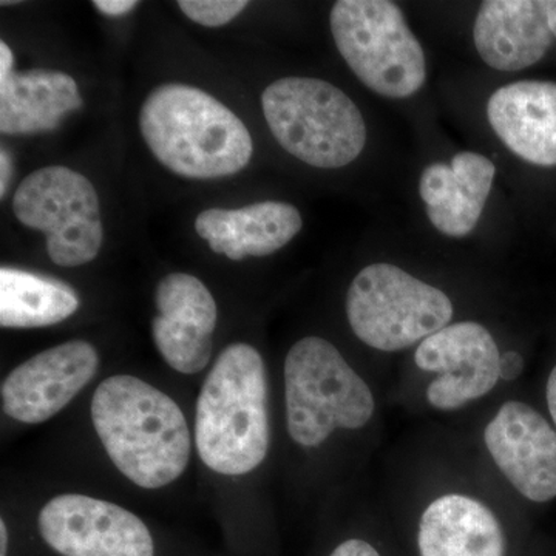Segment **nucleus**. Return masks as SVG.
<instances>
[{
	"label": "nucleus",
	"mask_w": 556,
	"mask_h": 556,
	"mask_svg": "<svg viewBox=\"0 0 556 556\" xmlns=\"http://www.w3.org/2000/svg\"><path fill=\"white\" fill-rule=\"evenodd\" d=\"M289 437L318 447L336 428L358 430L375 413V397L338 348L321 338L299 340L285 361Z\"/></svg>",
	"instance_id": "nucleus-5"
},
{
	"label": "nucleus",
	"mask_w": 556,
	"mask_h": 556,
	"mask_svg": "<svg viewBox=\"0 0 556 556\" xmlns=\"http://www.w3.org/2000/svg\"><path fill=\"white\" fill-rule=\"evenodd\" d=\"M475 46L489 67L517 72L532 67L551 49L546 2L486 0L479 7Z\"/></svg>",
	"instance_id": "nucleus-16"
},
{
	"label": "nucleus",
	"mask_w": 556,
	"mask_h": 556,
	"mask_svg": "<svg viewBox=\"0 0 556 556\" xmlns=\"http://www.w3.org/2000/svg\"><path fill=\"white\" fill-rule=\"evenodd\" d=\"M548 27H551L552 36L556 39V0L546 2Z\"/></svg>",
	"instance_id": "nucleus-29"
},
{
	"label": "nucleus",
	"mask_w": 556,
	"mask_h": 556,
	"mask_svg": "<svg viewBox=\"0 0 556 556\" xmlns=\"http://www.w3.org/2000/svg\"><path fill=\"white\" fill-rule=\"evenodd\" d=\"M453 313L445 292L387 263L362 269L348 289L346 316L354 334L388 353L448 327Z\"/></svg>",
	"instance_id": "nucleus-7"
},
{
	"label": "nucleus",
	"mask_w": 556,
	"mask_h": 556,
	"mask_svg": "<svg viewBox=\"0 0 556 556\" xmlns=\"http://www.w3.org/2000/svg\"><path fill=\"white\" fill-rule=\"evenodd\" d=\"M417 367L438 372L428 386L431 407L452 412L485 396L500 376L501 353L493 336L477 321H459L422 340L415 354Z\"/></svg>",
	"instance_id": "nucleus-10"
},
{
	"label": "nucleus",
	"mask_w": 556,
	"mask_h": 556,
	"mask_svg": "<svg viewBox=\"0 0 556 556\" xmlns=\"http://www.w3.org/2000/svg\"><path fill=\"white\" fill-rule=\"evenodd\" d=\"M97 350L86 340H72L36 354L3 379L2 409L22 424H42L67 407L94 378Z\"/></svg>",
	"instance_id": "nucleus-11"
},
{
	"label": "nucleus",
	"mask_w": 556,
	"mask_h": 556,
	"mask_svg": "<svg viewBox=\"0 0 556 556\" xmlns=\"http://www.w3.org/2000/svg\"><path fill=\"white\" fill-rule=\"evenodd\" d=\"M80 305L75 289L64 281L28 270L0 269L2 328H43L61 324Z\"/></svg>",
	"instance_id": "nucleus-19"
},
{
	"label": "nucleus",
	"mask_w": 556,
	"mask_h": 556,
	"mask_svg": "<svg viewBox=\"0 0 556 556\" xmlns=\"http://www.w3.org/2000/svg\"><path fill=\"white\" fill-rule=\"evenodd\" d=\"M262 105L278 144L318 169L348 166L367 142L361 110L327 80L278 79L263 91Z\"/></svg>",
	"instance_id": "nucleus-4"
},
{
	"label": "nucleus",
	"mask_w": 556,
	"mask_h": 556,
	"mask_svg": "<svg viewBox=\"0 0 556 556\" xmlns=\"http://www.w3.org/2000/svg\"><path fill=\"white\" fill-rule=\"evenodd\" d=\"M329 25L348 67L380 97L404 100L426 83V53L397 3L340 0Z\"/></svg>",
	"instance_id": "nucleus-6"
},
{
	"label": "nucleus",
	"mask_w": 556,
	"mask_h": 556,
	"mask_svg": "<svg viewBox=\"0 0 556 556\" xmlns=\"http://www.w3.org/2000/svg\"><path fill=\"white\" fill-rule=\"evenodd\" d=\"M486 450L504 477L527 500L556 497V431L522 402H507L484 433Z\"/></svg>",
	"instance_id": "nucleus-12"
},
{
	"label": "nucleus",
	"mask_w": 556,
	"mask_h": 556,
	"mask_svg": "<svg viewBox=\"0 0 556 556\" xmlns=\"http://www.w3.org/2000/svg\"><path fill=\"white\" fill-rule=\"evenodd\" d=\"M525 369V358L515 351L501 354L500 376L504 380H515L521 376Z\"/></svg>",
	"instance_id": "nucleus-23"
},
{
	"label": "nucleus",
	"mask_w": 556,
	"mask_h": 556,
	"mask_svg": "<svg viewBox=\"0 0 556 556\" xmlns=\"http://www.w3.org/2000/svg\"><path fill=\"white\" fill-rule=\"evenodd\" d=\"M233 232L247 257H266L287 247L303 228L299 208L281 201L249 204L230 211Z\"/></svg>",
	"instance_id": "nucleus-20"
},
{
	"label": "nucleus",
	"mask_w": 556,
	"mask_h": 556,
	"mask_svg": "<svg viewBox=\"0 0 556 556\" xmlns=\"http://www.w3.org/2000/svg\"><path fill=\"white\" fill-rule=\"evenodd\" d=\"M9 547V532H7L5 521H0V556H7Z\"/></svg>",
	"instance_id": "nucleus-30"
},
{
	"label": "nucleus",
	"mask_w": 556,
	"mask_h": 556,
	"mask_svg": "<svg viewBox=\"0 0 556 556\" xmlns=\"http://www.w3.org/2000/svg\"><path fill=\"white\" fill-rule=\"evenodd\" d=\"M11 177H13V159L9 150L2 149L0 152V197H5L10 188Z\"/></svg>",
	"instance_id": "nucleus-26"
},
{
	"label": "nucleus",
	"mask_w": 556,
	"mask_h": 556,
	"mask_svg": "<svg viewBox=\"0 0 556 556\" xmlns=\"http://www.w3.org/2000/svg\"><path fill=\"white\" fill-rule=\"evenodd\" d=\"M91 420L112 463L142 489L169 485L188 468V420L174 399L142 379L121 375L101 382Z\"/></svg>",
	"instance_id": "nucleus-1"
},
{
	"label": "nucleus",
	"mask_w": 556,
	"mask_h": 556,
	"mask_svg": "<svg viewBox=\"0 0 556 556\" xmlns=\"http://www.w3.org/2000/svg\"><path fill=\"white\" fill-rule=\"evenodd\" d=\"M14 215L47 237V254L64 268L86 265L100 254V199L90 179L64 166L33 172L14 193Z\"/></svg>",
	"instance_id": "nucleus-8"
},
{
	"label": "nucleus",
	"mask_w": 556,
	"mask_h": 556,
	"mask_svg": "<svg viewBox=\"0 0 556 556\" xmlns=\"http://www.w3.org/2000/svg\"><path fill=\"white\" fill-rule=\"evenodd\" d=\"M486 116L519 159L535 166H556V83L507 84L490 97Z\"/></svg>",
	"instance_id": "nucleus-14"
},
{
	"label": "nucleus",
	"mask_w": 556,
	"mask_h": 556,
	"mask_svg": "<svg viewBox=\"0 0 556 556\" xmlns=\"http://www.w3.org/2000/svg\"><path fill=\"white\" fill-rule=\"evenodd\" d=\"M83 108L76 80L50 70L13 73L0 80V130L33 135L58 129L64 116Z\"/></svg>",
	"instance_id": "nucleus-18"
},
{
	"label": "nucleus",
	"mask_w": 556,
	"mask_h": 556,
	"mask_svg": "<svg viewBox=\"0 0 556 556\" xmlns=\"http://www.w3.org/2000/svg\"><path fill=\"white\" fill-rule=\"evenodd\" d=\"M14 56L13 51L5 42H0V80H5L13 75Z\"/></svg>",
	"instance_id": "nucleus-27"
},
{
	"label": "nucleus",
	"mask_w": 556,
	"mask_h": 556,
	"mask_svg": "<svg viewBox=\"0 0 556 556\" xmlns=\"http://www.w3.org/2000/svg\"><path fill=\"white\" fill-rule=\"evenodd\" d=\"M248 5L247 0H181L178 2L179 10L190 21L212 28L229 24Z\"/></svg>",
	"instance_id": "nucleus-22"
},
{
	"label": "nucleus",
	"mask_w": 556,
	"mask_h": 556,
	"mask_svg": "<svg viewBox=\"0 0 556 556\" xmlns=\"http://www.w3.org/2000/svg\"><path fill=\"white\" fill-rule=\"evenodd\" d=\"M42 540L62 556H153L148 526L126 508L86 495L53 497L40 510Z\"/></svg>",
	"instance_id": "nucleus-9"
},
{
	"label": "nucleus",
	"mask_w": 556,
	"mask_h": 556,
	"mask_svg": "<svg viewBox=\"0 0 556 556\" xmlns=\"http://www.w3.org/2000/svg\"><path fill=\"white\" fill-rule=\"evenodd\" d=\"M329 556H380V554L367 541L348 540L339 544Z\"/></svg>",
	"instance_id": "nucleus-24"
},
{
	"label": "nucleus",
	"mask_w": 556,
	"mask_h": 556,
	"mask_svg": "<svg viewBox=\"0 0 556 556\" xmlns=\"http://www.w3.org/2000/svg\"><path fill=\"white\" fill-rule=\"evenodd\" d=\"M150 152L179 177L212 179L243 170L254 144L243 121L206 91L163 84L139 113Z\"/></svg>",
	"instance_id": "nucleus-2"
},
{
	"label": "nucleus",
	"mask_w": 556,
	"mask_h": 556,
	"mask_svg": "<svg viewBox=\"0 0 556 556\" xmlns=\"http://www.w3.org/2000/svg\"><path fill=\"white\" fill-rule=\"evenodd\" d=\"M495 174V164L475 152L456 153L450 164L427 166L419 193L431 225L447 237L468 236L481 218Z\"/></svg>",
	"instance_id": "nucleus-15"
},
{
	"label": "nucleus",
	"mask_w": 556,
	"mask_h": 556,
	"mask_svg": "<svg viewBox=\"0 0 556 556\" xmlns=\"http://www.w3.org/2000/svg\"><path fill=\"white\" fill-rule=\"evenodd\" d=\"M155 306L153 342L167 365L181 375L206 368L218 309L203 281L189 274H169L156 287Z\"/></svg>",
	"instance_id": "nucleus-13"
},
{
	"label": "nucleus",
	"mask_w": 556,
	"mask_h": 556,
	"mask_svg": "<svg viewBox=\"0 0 556 556\" xmlns=\"http://www.w3.org/2000/svg\"><path fill=\"white\" fill-rule=\"evenodd\" d=\"M547 405L556 426V367L552 369L547 380Z\"/></svg>",
	"instance_id": "nucleus-28"
},
{
	"label": "nucleus",
	"mask_w": 556,
	"mask_h": 556,
	"mask_svg": "<svg viewBox=\"0 0 556 556\" xmlns=\"http://www.w3.org/2000/svg\"><path fill=\"white\" fill-rule=\"evenodd\" d=\"M195 230L201 239L207 240L215 254H225L230 260L247 258V252L237 240L228 208H207L195 219Z\"/></svg>",
	"instance_id": "nucleus-21"
},
{
	"label": "nucleus",
	"mask_w": 556,
	"mask_h": 556,
	"mask_svg": "<svg viewBox=\"0 0 556 556\" xmlns=\"http://www.w3.org/2000/svg\"><path fill=\"white\" fill-rule=\"evenodd\" d=\"M417 547L420 556H506V536L481 501L445 495L424 511Z\"/></svg>",
	"instance_id": "nucleus-17"
},
{
	"label": "nucleus",
	"mask_w": 556,
	"mask_h": 556,
	"mask_svg": "<svg viewBox=\"0 0 556 556\" xmlns=\"http://www.w3.org/2000/svg\"><path fill=\"white\" fill-rule=\"evenodd\" d=\"M137 0H94L93 7H97L101 13L110 17H119L137 9Z\"/></svg>",
	"instance_id": "nucleus-25"
},
{
	"label": "nucleus",
	"mask_w": 556,
	"mask_h": 556,
	"mask_svg": "<svg viewBox=\"0 0 556 556\" xmlns=\"http://www.w3.org/2000/svg\"><path fill=\"white\" fill-rule=\"evenodd\" d=\"M201 460L226 477L255 470L269 450L268 382L254 346L232 343L208 371L195 415Z\"/></svg>",
	"instance_id": "nucleus-3"
}]
</instances>
